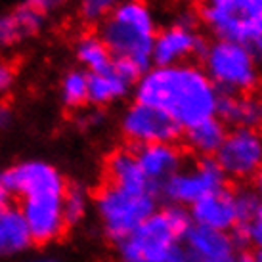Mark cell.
<instances>
[{
  "mask_svg": "<svg viewBox=\"0 0 262 262\" xmlns=\"http://www.w3.org/2000/svg\"><path fill=\"white\" fill-rule=\"evenodd\" d=\"M188 262H235L241 251L233 232H216L191 224L182 239Z\"/></svg>",
  "mask_w": 262,
  "mask_h": 262,
  "instance_id": "4fadbf2b",
  "label": "cell"
},
{
  "mask_svg": "<svg viewBox=\"0 0 262 262\" xmlns=\"http://www.w3.org/2000/svg\"><path fill=\"white\" fill-rule=\"evenodd\" d=\"M251 188L255 189V193L258 195V199L262 201V168L256 172L255 178H253V186H251Z\"/></svg>",
  "mask_w": 262,
  "mask_h": 262,
  "instance_id": "d6a6232c",
  "label": "cell"
},
{
  "mask_svg": "<svg viewBox=\"0 0 262 262\" xmlns=\"http://www.w3.org/2000/svg\"><path fill=\"white\" fill-rule=\"evenodd\" d=\"M124 0H80V14L90 23L102 21Z\"/></svg>",
  "mask_w": 262,
  "mask_h": 262,
  "instance_id": "4316f807",
  "label": "cell"
},
{
  "mask_svg": "<svg viewBox=\"0 0 262 262\" xmlns=\"http://www.w3.org/2000/svg\"><path fill=\"white\" fill-rule=\"evenodd\" d=\"M10 197H12L10 195V191L4 188V184L0 182V219H2V216H4V212L12 207V205H10Z\"/></svg>",
  "mask_w": 262,
  "mask_h": 262,
  "instance_id": "4dcf8cb0",
  "label": "cell"
},
{
  "mask_svg": "<svg viewBox=\"0 0 262 262\" xmlns=\"http://www.w3.org/2000/svg\"><path fill=\"white\" fill-rule=\"evenodd\" d=\"M199 17L214 38L245 48L262 35V0H201Z\"/></svg>",
  "mask_w": 262,
  "mask_h": 262,
  "instance_id": "8992f818",
  "label": "cell"
},
{
  "mask_svg": "<svg viewBox=\"0 0 262 262\" xmlns=\"http://www.w3.org/2000/svg\"><path fill=\"white\" fill-rule=\"evenodd\" d=\"M77 59L82 67H86V73H100L107 71L113 66L110 50L105 48L102 38L98 35H86L77 42Z\"/></svg>",
  "mask_w": 262,
  "mask_h": 262,
  "instance_id": "7402d4cb",
  "label": "cell"
},
{
  "mask_svg": "<svg viewBox=\"0 0 262 262\" xmlns=\"http://www.w3.org/2000/svg\"><path fill=\"white\" fill-rule=\"evenodd\" d=\"M157 31V19L147 2L124 0L100 21L98 37L110 50L111 58L128 59L146 73L153 67L151 50Z\"/></svg>",
  "mask_w": 262,
  "mask_h": 262,
  "instance_id": "3957f363",
  "label": "cell"
},
{
  "mask_svg": "<svg viewBox=\"0 0 262 262\" xmlns=\"http://www.w3.org/2000/svg\"><path fill=\"white\" fill-rule=\"evenodd\" d=\"M140 168L155 191L184 167V151L176 144H149L134 149Z\"/></svg>",
  "mask_w": 262,
  "mask_h": 262,
  "instance_id": "5bb4252c",
  "label": "cell"
},
{
  "mask_svg": "<svg viewBox=\"0 0 262 262\" xmlns=\"http://www.w3.org/2000/svg\"><path fill=\"white\" fill-rule=\"evenodd\" d=\"M12 123V111L6 105H0V128H6Z\"/></svg>",
  "mask_w": 262,
  "mask_h": 262,
  "instance_id": "1f68e13d",
  "label": "cell"
},
{
  "mask_svg": "<svg viewBox=\"0 0 262 262\" xmlns=\"http://www.w3.org/2000/svg\"><path fill=\"white\" fill-rule=\"evenodd\" d=\"M232 197L239 226L245 224L262 205V201L258 199V195H256L255 189L251 188V186H239V188L232 189Z\"/></svg>",
  "mask_w": 262,
  "mask_h": 262,
  "instance_id": "d4e9b609",
  "label": "cell"
},
{
  "mask_svg": "<svg viewBox=\"0 0 262 262\" xmlns=\"http://www.w3.org/2000/svg\"><path fill=\"white\" fill-rule=\"evenodd\" d=\"M197 19H199V14H195L193 10H180L174 23L182 27H189V29H197Z\"/></svg>",
  "mask_w": 262,
  "mask_h": 262,
  "instance_id": "f1b7e54d",
  "label": "cell"
},
{
  "mask_svg": "<svg viewBox=\"0 0 262 262\" xmlns=\"http://www.w3.org/2000/svg\"><path fill=\"white\" fill-rule=\"evenodd\" d=\"M253 258L255 262H262V249H253Z\"/></svg>",
  "mask_w": 262,
  "mask_h": 262,
  "instance_id": "836d02e7",
  "label": "cell"
},
{
  "mask_svg": "<svg viewBox=\"0 0 262 262\" xmlns=\"http://www.w3.org/2000/svg\"><path fill=\"white\" fill-rule=\"evenodd\" d=\"M88 211V193L80 186H67L63 195V219L67 226H73L84 219Z\"/></svg>",
  "mask_w": 262,
  "mask_h": 262,
  "instance_id": "cb8c5ba5",
  "label": "cell"
},
{
  "mask_svg": "<svg viewBox=\"0 0 262 262\" xmlns=\"http://www.w3.org/2000/svg\"><path fill=\"white\" fill-rule=\"evenodd\" d=\"M105 172H107V184L115 188L126 189V191H155V188L147 182V178L142 172L134 149H126V147L115 149L107 157Z\"/></svg>",
  "mask_w": 262,
  "mask_h": 262,
  "instance_id": "2e32d148",
  "label": "cell"
},
{
  "mask_svg": "<svg viewBox=\"0 0 262 262\" xmlns=\"http://www.w3.org/2000/svg\"><path fill=\"white\" fill-rule=\"evenodd\" d=\"M203 37L197 29H189L182 25H168L157 31L153 42L151 63L155 67H170L178 63H188L193 56H201L205 50Z\"/></svg>",
  "mask_w": 262,
  "mask_h": 262,
  "instance_id": "7c38bea8",
  "label": "cell"
},
{
  "mask_svg": "<svg viewBox=\"0 0 262 262\" xmlns=\"http://www.w3.org/2000/svg\"><path fill=\"white\" fill-rule=\"evenodd\" d=\"M191 219L186 207L165 205L115 243L119 262H188L182 239Z\"/></svg>",
  "mask_w": 262,
  "mask_h": 262,
  "instance_id": "7a4b0ae2",
  "label": "cell"
},
{
  "mask_svg": "<svg viewBox=\"0 0 262 262\" xmlns=\"http://www.w3.org/2000/svg\"><path fill=\"white\" fill-rule=\"evenodd\" d=\"M14 84V69L6 63H0V94L8 92Z\"/></svg>",
  "mask_w": 262,
  "mask_h": 262,
  "instance_id": "f546056e",
  "label": "cell"
},
{
  "mask_svg": "<svg viewBox=\"0 0 262 262\" xmlns=\"http://www.w3.org/2000/svg\"><path fill=\"white\" fill-rule=\"evenodd\" d=\"M44 25V15L29 4L15 8L14 12L0 14V48L14 46L23 38L37 35Z\"/></svg>",
  "mask_w": 262,
  "mask_h": 262,
  "instance_id": "ac0fdd59",
  "label": "cell"
},
{
  "mask_svg": "<svg viewBox=\"0 0 262 262\" xmlns=\"http://www.w3.org/2000/svg\"><path fill=\"white\" fill-rule=\"evenodd\" d=\"M233 235H235L241 249H262V205L245 224L237 226L233 230Z\"/></svg>",
  "mask_w": 262,
  "mask_h": 262,
  "instance_id": "484cf974",
  "label": "cell"
},
{
  "mask_svg": "<svg viewBox=\"0 0 262 262\" xmlns=\"http://www.w3.org/2000/svg\"><path fill=\"white\" fill-rule=\"evenodd\" d=\"M134 102L167 113L182 130L216 117L220 94L199 63L149 67L134 84Z\"/></svg>",
  "mask_w": 262,
  "mask_h": 262,
  "instance_id": "6da1fadb",
  "label": "cell"
},
{
  "mask_svg": "<svg viewBox=\"0 0 262 262\" xmlns=\"http://www.w3.org/2000/svg\"><path fill=\"white\" fill-rule=\"evenodd\" d=\"M61 100L69 107H79L88 102V73L73 69L61 80Z\"/></svg>",
  "mask_w": 262,
  "mask_h": 262,
  "instance_id": "603a6c76",
  "label": "cell"
},
{
  "mask_svg": "<svg viewBox=\"0 0 262 262\" xmlns=\"http://www.w3.org/2000/svg\"><path fill=\"white\" fill-rule=\"evenodd\" d=\"M216 117L232 128H260L262 126V96H220Z\"/></svg>",
  "mask_w": 262,
  "mask_h": 262,
  "instance_id": "e0dca14e",
  "label": "cell"
},
{
  "mask_svg": "<svg viewBox=\"0 0 262 262\" xmlns=\"http://www.w3.org/2000/svg\"><path fill=\"white\" fill-rule=\"evenodd\" d=\"M228 178L212 159H197L191 165H184L172 178L159 188V193L167 205H180L189 209L199 199L226 188Z\"/></svg>",
  "mask_w": 262,
  "mask_h": 262,
  "instance_id": "52a82bcc",
  "label": "cell"
},
{
  "mask_svg": "<svg viewBox=\"0 0 262 262\" xmlns=\"http://www.w3.org/2000/svg\"><path fill=\"white\" fill-rule=\"evenodd\" d=\"M63 193H37L21 197V211L33 241H52L67 228L63 219Z\"/></svg>",
  "mask_w": 262,
  "mask_h": 262,
  "instance_id": "8fae6325",
  "label": "cell"
},
{
  "mask_svg": "<svg viewBox=\"0 0 262 262\" xmlns=\"http://www.w3.org/2000/svg\"><path fill=\"white\" fill-rule=\"evenodd\" d=\"M226 132L228 126L219 117H211L182 130L184 146L199 159H212L224 142Z\"/></svg>",
  "mask_w": 262,
  "mask_h": 262,
  "instance_id": "d6986e66",
  "label": "cell"
},
{
  "mask_svg": "<svg viewBox=\"0 0 262 262\" xmlns=\"http://www.w3.org/2000/svg\"><path fill=\"white\" fill-rule=\"evenodd\" d=\"M37 262H56V260H46V258H42V260H37Z\"/></svg>",
  "mask_w": 262,
  "mask_h": 262,
  "instance_id": "e575fe53",
  "label": "cell"
},
{
  "mask_svg": "<svg viewBox=\"0 0 262 262\" xmlns=\"http://www.w3.org/2000/svg\"><path fill=\"white\" fill-rule=\"evenodd\" d=\"M134 84L123 79L113 66L107 71L88 73V102L92 105H110L121 102L132 92Z\"/></svg>",
  "mask_w": 262,
  "mask_h": 262,
  "instance_id": "ffe728a7",
  "label": "cell"
},
{
  "mask_svg": "<svg viewBox=\"0 0 262 262\" xmlns=\"http://www.w3.org/2000/svg\"><path fill=\"white\" fill-rule=\"evenodd\" d=\"M29 228L19 207H10L0 219V255L19 253L31 243Z\"/></svg>",
  "mask_w": 262,
  "mask_h": 262,
  "instance_id": "44dd1931",
  "label": "cell"
},
{
  "mask_svg": "<svg viewBox=\"0 0 262 262\" xmlns=\"http://www.w3.org/2000/svg\"><path fill=\"white\" fill-rule=\"evenodd\" d=\"M121 132L136 147L149 144H176L182 128L163 111L132 102L121 115Z\"/></svg>",
  "mask_w": 262,
  "mask_h": 262,
  "instance_id": "9c48e42d",
  "label": "cell"
},
{
  "mask_svg": "<svg viewBox=\"0 0 262 262\" xmlns=\"http://www.w3.org/2000/svg\"><path fill=\"white\" fill-rule=\"evenodd\" d=\"M94 207L103 233L117 243L159 209V199L155 191H126L105 184L96 193Z\"/></svg>",
  "mask_w": 262,
  "mask_h": 262,
  "instance_id": "5b68a950",
  "label": "cell"
},
{
  "mask_svg": "<svg viewBox=\"0 0 262 262\" xmlns=\"http://www.w3.org/2000/svg\"><path fill=\"white\" fill-rule=\"evenodd\" d=\"M188 212L191 224L203 226L216 232H233L239 226L235 207H233L232 189L228 188L199 199L197 203L189 207Z\"/></svg>",
  "mask_w": 262,
  "mask_h": 262,
  "instance_id": "9a60e30c",
  "label": "cell"
},
{
  "mask_svg": "<svg viewBox=\"0 0 262 262\" xmlns=\"http://www.w3.org/2000/svg\"><path fill=\"white\" fill-rule=\"evenodd\" d=\"M214 161L228 180H253L262 168V130L230 128Z\"/></svg>",
  "mask_w": 262,
  "mask_h": 262,
  "instance_id": "ba28073f",
  "label": "cell"
},
{
  "mask_svg": "<svg viewBox=\"0 0 262 262\" xmlns=\"http://www.w3.org/2000/svg\"><path fill=\"white\" fill-rule=\"evenodd\" d=\"M203 71L220 96L251 94L260 82V66L239 42L214 38L201 54Z\"/></svg>",
  "mask_w": 262,
  "mask_h": 262,
  "instance_id": "277c9868",
  "label": "cell"
},
{
  "mask_svg": "<svg viewBox=\"0 0 262 262\" xmlns=\"http://www.w3.org/2000/svg\"><path fill=\"white\" fill-rule=\"evenodd\" d=\"M69 0H27V4L31 8L38 10L40 14H48V12H54V10H59L61 6H66Z\"/></svg>",
  "mask_w": 262,
  "mask_h": 262,
  "instance_id": "83f0119b",
  "label": "cell"
},
{
  "mask_svg": "<svg viewBox=\"0 0 262 262\" xmlns=\"http://www.w3.org/2000/svg\"><path fill=\"white\" fill-rule=\"evenodd\" d=\"M0 182L10 191V195L27 197L37 193H63L67 184L58 168L44 161H25L8 168L0 174Z\"/></svg>",
  "mask_w": 262,
  "mask_h": 262,
  "instance_id": "30bf717a",
  "label": "cell"
}]
</instances>
